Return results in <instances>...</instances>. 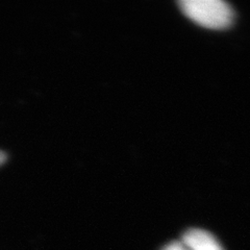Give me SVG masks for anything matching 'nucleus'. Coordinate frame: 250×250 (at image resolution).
Listing matches in <instances>:
<instances>
[{
    "instance_id": "5",
    "label": "nucleus",
    "mask_w": 250,
    "mask_h": 250,
    "mask_svg": "<svg viewBox=\"0 0 250 250\" xmlns=\"http://www.w3.org/2000/svg\"><path fill=\"white\" fill-rule=\"evenodd\" d=\"M185 248H186V247H185ZM185 250H188V249H187V248H186V249H185Z\"/></svg>"
},
{
    "instance_id": "4",
    "label": "nucleus",
    "mask_w": 250,
    "mask_h": 250,
    "mask_svg": "<svg viewBox=\"0 0 250 250\" xmlns=\"http://www.w3.org/2000/svg\"><path fill=\"white\" fill-rule=\"evenodd\" d=\"M5 160H6V154H5V152L2 151V150H0V165H1V164H2Z\"/></svg>"
},
{
    "instance_id": "2",
    "label": "nucleus",
    "mask_w": 250,
    "mask_h": 250,
    "mask_svg": "<svg viewBox=\"0 0 250 250\" xmlns=\"http://www.w3.org/2000/svg\"><path fill=\"white\" fill-rule=\"evenodd\" d=\"M182 243L188 250H223L212 233L199 229L186 231Z\"/></svg>"
},
{
    "instance_id": "3",
    "label": "nucleus",
    "mask_w": 250,
    "mask_h": 250,
    "mask_svg": "<svg viewBox=\"0 0 250 250\" xmlns=\"http://www.w3.org/2000/svg\"><path fill=\"white\" fill-rule=\"evenodd\" d=\"M185 246L182 242H171L170 244L164 247L163 250H185Z\"/></svg>"
},
{
    "instance_id": "1",
    "label": "nucleus",
    "mask_w": 250,
    "mask_h": 250,
    "mask_svg": "<svg viewBox=\"0 0 250 250\" xmlns=\"http://www.w3.org/2000/svg\"><path fill=\"white\" fill-rule=\"evenodd\" d=\"M178 5L188 18L203 27L223 29L232 23L231 6L222 0H181Z\"/></svg>"
}]
</instances>
